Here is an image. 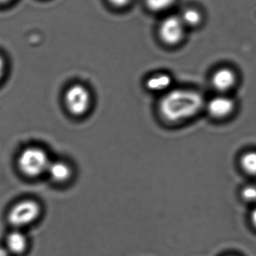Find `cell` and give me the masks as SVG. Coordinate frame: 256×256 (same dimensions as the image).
Returning <instances> with one entry per match:
<instances>
[{
    "label": "cell",
    "instance_id": "cell-8",
    "mask_svg": "<svg viewBox=\"0 0 256 256\" xmlns=\"http://www.w3.org/2000/svg\"><path fill=\"white\" fill-rule=\"evenodd\" d=\"M46 172L51 180L57 184L68 183L73 176L72 166L66 161L57 160L51 162Z\"/></svg>",
    "mask_w": 256,
    "mask_h": 256
},
{
    "label": "cell",
    "instance_id": "cell-12",
    "mask_svg": "<svg viewBox=\"0 0 256 256\" xmlns=\"http://www.w3.org/2000/svg\"><path fill=\"white\" fill-rule=\"evenodd\" d=\"M185 27H195L200 25L202 21V14L195 8H186L179 16Z\"/></svg>",
    "mask_w": 256,
    "mask_h": 256
},
{
    "label": "cell",
    "instance_id": "cell-15",
    "mask_svg": "<svg viewBox=\"0 0 256 256\" xmlns=\"http://www.w3.org/2000/svg\"><path fill=\"white\" fill-rule=\"evenodd\" d=\"M131 0H108V2L117 8H122L127 7L130 3Z\"/></svg>",
    "mask_w": 256,
    "mask_h": 256
},
{
    "label": "cell",
    "instance_id": "cell-7",
    "mask_svg": "<svg viewBox=\"0 0 256 256\" xmlns=\"http://www.w3.org/2000/svg\"><path fill=\"white\" fill-rule=\"evenodd\" d=\"M238 76L236 72L228 68H222L212 74V87L219 94H227L236 87Z\"/></svg>",
    "mask_w": 256,
    "mask_h": 256
},
{
    "label": "cell",
    "instance_id": "cell-19",
    "mask_svg": "<svg viewBox=\"0 0 256 256\" xmlns=\"http://www.w3.org/2000/svg\"><path fill=\"white\" fill-rule=\"evenodd\" d=\"M12 0H0V4H6L12 2Z\"/></svg>",
    "mask_w": 256,
    "mask_h": 256
},
{
    "label": "cell",
    "instance_id": "cell-9",
    "mask_svg": "<svg viewBox=\"0 0 256 256\" xmlns=\"http://www.w3.org/2000/svg\"><path fill=\"white\" fill-rule=\"evenodd\" d=\"M4 246L12 256H20L28 248V239L21 230H15L8 234Z\"/></svg>",
    "mask_w": 256,
    "mask_h": 256
},
{
    "label": "cell",
    "instance_id": "cell-10",
    "mask_svg": "<svg viewBox=\"0 0 256 256\" xmlns=\"http://www.w3.org/2000/svg\"><path fill=\"white\" fill-rule=\"evenodd\" d=\"M172 78L168 74L158 73L149 76L146 80V88L155 93L165 94L171 90Z\"/></svg>",
    "mask_w": 256,
    "mask_h": 256
},
{
    "label": "cell",
    "instance_id": "cell-4",
    "mask_svg": "<svg viewBox=\"0 0 256 256\" xmlns=\"http://www.w3.org/2000/svg\"><path fill=\"white\" fill-rule=\"evenodd\" d=\"M42 213L38 203L34 200H24L13 206L8 214L9 224L20 230L34 224Z\"/></svg>",
    "mask_w": 256,
    "mask_h": 256
},
{
    "label": "cell",
    "instance_id": "cell-1",
    "mask_svg": "<svg viewBox=\"0 0 256 256\" xmlns=\"http://www.w3.org/2000/svg\"><path fill=\"white\" fill-rule=\"evenodd\" d=\"M203 106L201 94L190 88H171L158 104L160 116L168 124H180L195 116Z\"/></svg>",
    "mask_w": 256,
    "mask_h": 256
},
{
    "label": "cell",
    "instance_id": "cell-20",
    "mask_svg": "<svg viewBox=\"0 0 256 256\" xmlns=\"http://www.w3.org/2000/svg\"><path fill=\"white\" fill-rule=\"evenodd\" d=\"M236 256V255H228V256Z\"/></svg>",
    "mask_w": 256,
    "mask_h": 256
},
{
    "label": "cell",
    "instance_id": "cell-17",
    "mask_svg": "<svg viewBox=\"0 0 256 256\" xmlns=\"http://www.w3.org/2000/svg\"><path fill=\"white\" fill-rule=\"evenodd\" d=\"M0 256H13L10 252L6 249V246H0Z\"/></svg>",
    "mask_w": 256,
    "mask_h": 256
},
{
    "label": "cell",
    "instance_id": "cell-2",
    "mask_svg": "<svg viewBox=\"0 0 256 256\" xmlns=\"http://www.w3.org/2000/svg\"><path fill=\"white\" fill-rule=\"evenodd\" d=\"M64 105L68 112L74 117L86 115L92 104V97L90 90L80 84L70 86L64 96Z\"/></svg>",
    "mask_w": 256,
    "mask_h": 256
},
{
    "label": "cell",
    "instance_id": "cell-3",
    "mask_svg": "<svg viewBox=\"0 0 256 256\" xmlns=\"http://www.w3.org/2000/svg\"><path fill=\"white\" fill-rule=\"evenodd\" d=\"M50 161L48 154L40 148H27L18 158V166L24 174L36 177L46 172Z\"/></svg>",
    "mask_w": 256,
    "mask_h": 256
},
{
    "label": "cell",
    "instance_id": "cell-11",
    "mask_svg": "<svg viewBox=\"0 0 256 256\" xmlns=\"http://www.w3.org/2000/svg\"><path fill=\"white\" fill-rule=\"evenodd\" d=\"M240 166L244 172L252 177H256V150H249L242 154Z\"/></svg>",
    "mask_w": 256,
    "mask_h": 256
},
{
    "label": "cell",
    "instance_id": "cell-13",
    "mask_svg": "<svg viewBox=\"0 0 256 256\" xmlns=\"http://www.w3.org/2000/svg\"><path fill=\"white\" fill-rule=\"evenodd\" d=\"M177 0H146L149 10L154 12H162L171 8Z\"/></svg>",
    "mask_w": 256,
    "mask_h": 256
},
{
    "label": "cell",
    "instance_id": "cell-6",
    "mask_svg": "<svg viewBox=\"0 0 256 256\" xmlns=\"http://www.w3.org/2000/svg\"><path fill=\"white\" fill-rule=\"evenodd\" d=\"M236 102L227 94H218L212 98L206 108L210 118L215 120H224L234 114Z\"/></svg>",
    "mask_w": 256,
    "mask_h": 256
},
{
    "label": "cell",
    "instance_id": "cell-18",
    "mask_svg": "<svg viewBox=\"0 0 256 256\" xmlns=\"http://www.w3.org/2000/svg\"><path fill=\"white\" fill-rule=\"evenodd\" d=\"M4 70V58L2 56H0V78L2 76L3 72Z\"/></svg>",
    "mask_w": 256,
    "mask_h": 256
},
{
    "label": "cell",
    "instance_id": "cell-5",
    "mask_svg": "<svg viewBox=\"0 0 256 256\" xmlns=\"http://www.w3.org/2000/svg\"><path fill=\"white\" fill-rule=\"evenodd\" d=\"M185 28L179 16H168L160 24L158 36L164 44L176 46L183 40Z\"/></svg>",
    "mask_w": 256,
    "mask_h": 256
},
{
    "label": "cell",
    "instance_id": "cell-16",
    "mask_svg": "<svg viewBox=\"0 0 256 256\" xmlns=\"http://www.w3.org/2000/svg\"><path fill=\"white\" fill-rule=\"evenodd\" d=\"M250 222L252 228L256 231V204L252 212H251L250 216Z\"/></svg>",
    "mask_w": 256,
    "mask_h": 256
},
{
    "label": "cell",
    "instance_id": "cell-14",
    "mask_svg": "<svg viewBox=\"0 0 256 256\" xmlns=\"http://www.w3.org/2000/svg\"><path fill=\"white\" fill-rule=\"evenodd\" d=\"M240 196L242 200L250 204H256V186L248 185L242 190Z\"/></svg>",
    "mask_w": 256,
    "mask_h": 256
}]
</instances>
